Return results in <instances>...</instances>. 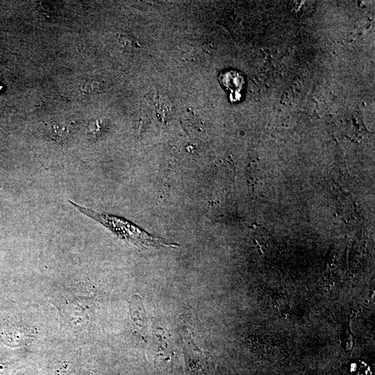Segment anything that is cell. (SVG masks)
<instances>
[{"instance_id":"6da1fadb","label":"cell","mask_w":375,"mask_h":375,"mask_svg":"<svg viewBox=\"0 0 375 375\" xmlns=\"http://www.w3.org/2000/svg\"><path fill=\"white\" fill-rule=\"evenodd\" d=\"M68 202L77 210L98 222L120 238L141 247H176V242L153 235L139 226L122 217L101 213L87 207L78 205L72 200Z\"/></svg>"},{"instance_id":"277c9868","label":"cell","mask_w":375,"mask_h":375,"mask_svg":"<svg viewBox=\"0 0 375 375\" xmlns=\"http://www.w3.org/2000/svg\"><path fill=\"white\" fill-rule=\"evenodd\" d=\"M350 375H372L371 366L364 360H357L350 363Z\"/></svg>"},{"instance_id":"3957f363","label":"cell","mask_w":375,"mask_h":375,"mask_svg":"<svg viewBox=\"0 0 375 375\" xmlns=\"http://www.w3.org/2000/svg\"><path fill=\"white\" fill-rule=\"evenodd\" d=\"M104 87L103 83L100 81L86 79L81 83L80 90L84 94H94L103 91Z\"/></svg>"},{"instance_id":"7a4b0ae2","label":"cell","mask_w":375,"mask_h":375,"mask_svg":"<svg viewBox=\"0 0 375 375\" xmlns=\"http://www.w3.org/2000/svg\"><path fill=\"white\" fill-rule=\"evenodd\" d=\"M131 319L137 331L142 335L147 332V318L141 298L133 296L130 303Z\"/></svg>"}]
</instances>
